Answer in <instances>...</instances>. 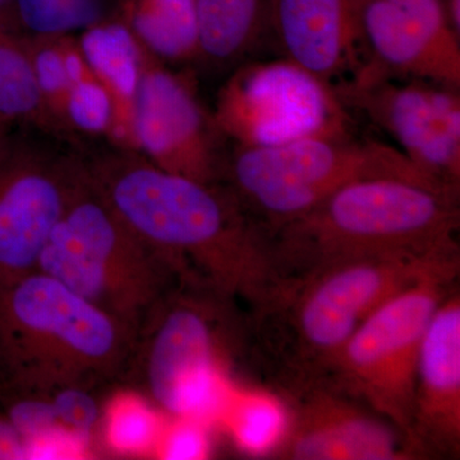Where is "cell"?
Instances as JSON below:
<instances>
[{"label":"cell","instance_id":"obj_21","mask_svg":"<svg viewBox=\"0 0 460 460\" xmlns=\"http://www.w3.org/2000/svg\"><path fill=\"white\" fill-rule=\"evenodd\" d=\"M49 107L42 95L29 44L0 18V123L39 126L49 119Z\"/></svg>","mask_w":460,"mask_h":460},{"label":"cell","instance_id":"obj_18","mask_svg":"<svg viewBox=\"0 0 460 460\" xmlns=\"http://www.w3.org/2000/svg\"><path fill=\"white\" fill-rule=\"evenodd\" d=\"M239 452L269 458L286 434L289 411L268 387L230 386L217 417Z\"/></svg>","mask_w":460,"mask_h":460},{"label":"cell","instance_id":"obj_2","mask_svg":"<svg viewBox=\"0 0 460 460\" xmlns=\"http://www.w3.org/2000/svg\"><path fill=\"white\" fill-rule=\"evenodd\" d=\"M460 251L387 253L334 263L281 281L247 311L246 365L283 398L326 384L357 329L396 293L438 272H459Z\"/></svg>","mask_w":460,"mask_h":460},{"label":"cell","instance_id":"obj_3","mask_svg":"<svg viewBox=\"0 0 460 460\" xmlns=\"http://www.w3.org/2000/svg\"><path fill=\"white\" fill-rule=\"evenodd\" d=\"M136 330L40 270L0 287V394L49 398L123 377Z\"/></svg>","mask_w":460,"mask_h":460},{"label":"cell","instance_id":"obj_1","mask_svg":"<svg viewBox=\"0 0 460 460\" xmlns=\"http://www.w3.org/2000/svg\"><path fill=\"white\" fill-rule=\"evenodd\" d=\"M84 162L100 195L184 279L213 288L246 313L280 286L270 234L226 184L190 180L131 151Z\"/></svg>","mask_w":460,"mask_h":460},{"label":"cell","instance_id":"obj_30","mask_svg":"<svg viewBox=\"0 0 460 460\" xmlns=\"http://www.w3.org/2000/svg\"><path fill=\"white\" fill-rule=\"evenodd\" d=\"M2 2H3V0H0V3H2Z\"/></svg>","mask_w":460,"mask_h":460},{"label":"cell","instance_id":"obj_12","mask_svg":"<svg viewBox=\"0 0 460 460\" xmlns=\"http://www.w3.org/2000/svg\"><path fill=\"white\" fill-rule=\"evenodd\" d=\"M131 105L133 136L145 157L190 180L222 183V132L186 80L166 69H144Z\"/></svg>","mask_w":460,"mask_h":460},{"label":"cell","instance_id":"obj_22","mask_svg":"<svg viewBox=\"0 0 460 460\" xmlns=\"http://www.w3.org/2000/svg\"><path fill=\"white\" fill-rule=\"evenodd\" d=\"M165 414L137 393L114 395L102 417V440L119 456L155 454ZM168 420V417H166Z\"/></svg>","mask_w":460,"mask_h":460},{"label":"cell","instance_id":"obj_9","mask_svg":"<svg viewBox=\"0 0 460 460\" xmlns=\"http://www.w3.org/2000/svg\"><path fill=\"white\" fill-rule=\"evenodd\" d=\"M345 109L332 87L286 59L241 69L223 90L214 120L238 146H274L349 135Z\"/></svg>","mask_w":460,"mask_h":460},{"label":"cell","instance_id":"obj_13","mask_svg":"<svg viewBox=\"0 0 460 460\" xmlns=\"http://www.w3.org/2000/svg\"><path fill=\"white\" fill-rule=\"evenodd\" d=\"M286 434L269 458L283 460L419 459L389 420L326 384L286 401Z\"/></svg>","mask_w":460,"mask_h":460},{"label":"cell","instance_id":"obj_20","mask_svg":"<svg viewBox=\"0 0 460 460\" xmlns=\"http://www.w3.org/2000/svg\"><path fill=\"white\" fill-rule=\"evenodd\" d=\"M138 44L126 23L100 21L84 29L78 49L89 69L114 96L131 102L145 69Z\"/></svg>","mask_w":460,"mask_h":460},{"label":"cell","instance_id":"obj_6","mask_svg":"<svg viewBox=\"0 0 460 460\" xmlns=\"http://www.w3.org/2000/svg\"><path fill=\"white\" fill-rule=\"evenodd\" d=\"M36 270L136 332L150 308L184 279L164 253L124 222L87 172L41 251Z\"/></svg>","mask_w":460,"mask_h":460},{"label":"cell","instance_id":"obj_7","mask_svg":"<svg viewBox=\"0 0 460 460\" xmlns=\"http://www.w3.org/2000/svg\"><path fill=\"white\" fill-rule=\"evenodd\" d=\"M375 178L416 181L459 195L420 172L398 147L350 135L238 146L226 160L222 181L271 234L347 184Z\"/></svg>","mask_w":460,"mask_h":460},{"label":"cell","instance_id":"obj_17","mask_svg":"<svg viewBox=\"0 0 460 460\" xmlns=\"http://www.w3.org/2000/svg\"><path fill=\"white\" fill-rule=\"evenodd\" d=\"M270 0H196L198 58L226 66L252 49L269 23Z\"/></svg>","mask_w":460,"mask_h":460},{"label":"cell","instance_id":"obj_5","mask_svg":"<svg viewBox=\"0 0 460 460\" xmlns=\"http://www.w3.org/2000/svg\"><path fill=\"white\" fill-rule=\"evenodd\" d=\"M246 311L199 281L181 279L141 321L124 380L166 417L217 419L246 363Z\"/></svg>","mask_w":460,"mask_h":460},{"label":"cell","instance_id":"obj_24","mask_svg":"<svg viewBox=\"0 0 460 460\" xmlns=\"http://www.w3.org/2000/svg\"><path fill=\"white\" fill-rule=\"evenodd\" d=\"M115 96L96 78L86 77L72 84L66 93L63 111L68 122L80 131L99 135L115 122Z\"/></svg>","mask_w":460,"mask_h":460},{"label":"cell","instance_id":"obj_8","mask_svg":"<svg viewBox=\"0 0 460 460\" xmlns=\"http://www.w3.org/2000/svg\"><path fill=\"white\" fill-rule=\"evenodd\" d=\"M458 275H429L384 302L345 344L326 381V385L393 423L411 447L420 344L438 305L456 288Z\"/></svg>","mask_w":460,"mask_h":460},{"label":"cell","instance_id":"obj_23","mask_svg":"<svg viewBox=\"0 0 460 460\" xmlns=\"http://www.w3.org/2000/svg\"><path fill=\"white\" fill-rule=\"evenodd\" d=\"M18 21L38 38H56L102 21L100 0H13Z\"/></svg>","mask_w":460,"mask_h":460},{"label":"cell","instance_id":"obj_14","mask_svg":"<svg viewBox=\"0 0 460 460\" xmlns=\"http://www.w3.org/2000/svg\"><path fill=\"white\" fill-rule=\"evenodd\" d=\"M411 444L420 459H458L460 456L458 288L438 305L420 344Z\"/></svg>","mask_w":460,"mask_h":460},{"label":"cell","instance_id":"obj_10","mask_svg":"<svg viewBox=\"0 0 460 460\" xmlns=\"http://www.w3.org/2000/svg\"><path fill=\"white\" fill-rule=\"evenodd\" d=\"M332 89L344 108L357 109L392 136L420 172L460 192L459 89L362 72Z\"/></svg>","mask_w":460,"mask_h":460},{"label":"cell","instance_id":"obj_26","mask_svg":"<svg viewBox=\"0 0 460 460\" xmlns=\"http://www.w3.org/2000/svg\"><path fill=\"white\" fill-rule=\"evenodd\" d=\"M29 48L36 78L48 107H57V102L65 104L72 86L66 72L65 45L29 44Z\"/></svg>","mask_w":460,"mask_h":460},{"label":"cell","instance_id":"obj_27","mask_svg":"<svg viewBox=\"0 0 460 460\" xmlns=\"http://www.w3.org/2000/svg\"><path fill=\"white\" fill-rule=\"evenodd\" d=\"M31 459L26 438L0 411V460Z\"/></svg>","mask_w":460,"mask_h":460},{"label":"cell","instance_id":"obj_19","mask_svg":"<svg viewBox=\"0 0 460 460\" xmlns=\"http://www.w3.org/2000/svg\"><path fill=\"white\" fill-rule=\"evenodd\" d=\"M128 26L151 53L172 62L198 58L196 0H131Z\"/></svg>","mask_w":460,"mask_h":460},{"label":"cell","instance_id":"obj_28","mask_svg":"<svg viewBox=\"0 0 460 460\" xmlns=\"http://www.w3.org/2000/svg\"><path fill=\"white\" fill-rule=\"evenodd\" d=\"M453 31L460 38V0H441Z\"/></svg>","mask_w":460,"mask_h":460},{"label":"cell","instance_id":"obj_15","mask_svg":"<svg viewBox=\"0 0 460 460\" xmlns=\"http://www.w3.org/2000/svg\"><path fill=\"white\" fill-rule=\"evenodd\" d=\"M353 48L368 62L357 72L459 89L460 51L450 50L390 0H348Z\"/></svg>","mask_w":460,"mask_h":460},{"label":"cell","instance_id":"obj_25","mask_svg":"<svg viewBox=\"0 0 460 460\" xmlns=\"http://www.w3.org/2000/svg\"><path fill=\"white\" fill-rule=\"evenodd\" d=\"M211 447L206 420L168 417L157 443L155 456L168 460L206 459L211 454Z\"/></svg>","mask_w":460,"mask_h":460},{"label":"cell","instance_id":"obj_16","mask_svg":"<svg viewBox=\"0 0 460 460\" xmlns=\"http://www.w3.org/2000/svg\"><path fill=\"white\" fill-rule=\"evenodd\" d=\"M269 22L286 59L332 87L353 58L348 0H270Z\"/></svg>","mask_w":460,"mask_h":460},{"label":"cell","instance_id":"obj_11","mask_svg":"<svg viewBox=\"0 0 460 460\" xmlns=\"http://www.w3.org/2000/svg\"><path fill=\"white\" fill-rule=\"evenodd\" d=\"M84 178L83 159L11 133L0 150V287L35 270Z\"/></svg>","mask_w":460,"mask_h":460},{"label":"cell","instance_id":"obj_4","mask_svg":"<svg viewBox=\"0 0 460 460\" xmlns=\"http://www.w3.org/2000/svg\"><path fill=\"white\" fill-rule=\"evenodd\" d=\"M459 196L396 178L347 184L270 234L280 281L348 260L459 250Z\"/></svg>","mask_w":460,"mask_h":460},{"label":"cell","instance_id":"obj_29","mask_svg":"<svg viewBox=\"0 0 460 460\" xmlns=\"http://www.w3.org/2000/svg\"><path fill=\"white\" fill-rule=\"evenodd\" d=\"M9 136H11V128H8L4 124L0 123V150L4 146Z\"/></svg>","mask_w":460,"mask_h":460}]
</instances>
